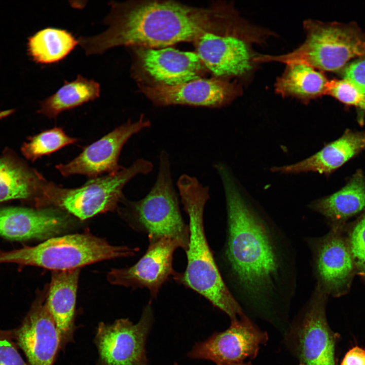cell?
I'll return each instance as SVG.
<instances>
[{"instance_id":"obj_14","label":"cell","mask_w":365,"mask_h":365,"mask_svg":"<svg viewBox=\"0 0 365 365\" xmlns=\"http://www.w3.org/2000/svg\"><path fill=\"white\" fill-rule=\"evenodd\" d=\"M149 242L145 253L136 264L113 269L107 277L113 284L147 288L152 298L155 299L163 284L177 275L172 266L173 255L177 248L184 249V247L179 241L169 237Z\"/></svg>"},{"instance_id":"obj_3","label":"cell","mask_w":365,"mask_h":365,"mask_svg":"<svg viewBox=\"0 0 365 365\" xmlns=\"http://www.w3.org/2000/svg\"><path fill=\"white\" fill-rule=\"evenodd\" d=\"M180 201L189 217L187 264L173 278L198 293L234 321L246 314L223 279L209 246L204 227V212L209 188L195 176L182 174L177 182Z\"/></svg>"},{"instance_id":"obj_15","label":"cell","mask_w":365,"mask_h":365,"mask_svg":"<svg viewBox=\"0 0 365 365\" xmlns=\"http://www.w3.org/2000/svg\"><path fill=\"white\" fill-rule=\"evenodd\" d=\"M40 293L21 324L12 330L14 340L24 352L29 365H53L60 341L55 323Z\"/></svg>"},{"instance_id":"obj_29","label":"cell","mask_w":365,"mask_h":365,"mask_svg":"<svg viewBox=\"0 0 365 365\" xmlns=\"http://www.w3.org/2000/svg\"><path fill=\"white\" fill-rule=\"evenodd\" d=\"M12 330H0V365H29L18 351Z\"/></svg>"},{"instance_id":"obj_24","label":"cell","mask_w":365,"mask_h":365,"mask_svg":"<svg viewBox=\"0 0 365 365\" xmlns=\"http://www.w3.org/2000/svg\"><path fill=\"white\" fill-rule=\"evenodd\" d=\"M100 92L97 82L79 75L74 81H65L54 94L42 101L39 112L49 118H55L64 111L95 100Z\"/></svg>"},{"instance_id":"obj_7","label":"cell","mask_w":365,"mask_h":365,"mask_svg":"<svg viewBox=\"0 0 365 365\" xmlns=\"http://www.w3.org/2000/svg\"><path fill=\"white\" fill-rule=\"evenodd\" d=\"M153 169L151 162L140 158L115 174L90 179L80 187L64 188L48 181L44 206L58 208L80 220L113 211L124 197L125 186L136 175L147 174Z\"/></svg>"},{"instance_id":"obj_5","label":"cell","mask_w":365,"mask_h":365,"mask_svg":"<svg viewBox=\"0 0 365 365\" xmlns=\"http://www.w3.org/2000/svg\"><path fill=\"white\" fill-rule=\"evenodd\" d=\"M135 251L128 247L112 245L90 234H75L54 237L35 246L9 251L0 249V264L64 271L80 269L103 260L132 256Z\"/></svg>"},{"instance_id":"obj_34","label":"cell","mask_w":365,"mask_h":365,"mask_svg":"<svg viewBox=\"0 0 365 365\" xmlns=\"http://www.w3.org/2000/svg\"><path fill=\"white\" fill-rule=\"evenodd\" d=\"M174 365H178V364L175 363V364H174Z\"/></svg>"},{"instance_id":"obj_11","label":"cell","mask_w":365,"mask_h":365,"mask_svg":"<svg viewBox=\"0 0 365 365\" xmlns=\"http://www.w3.org/2000/svg\"><path fill=\"white\" fill-rule=\"evenodd\" d=\"M344 231L333 230L305 241L311 253L313 275L318 286L328 296H341L347 292L356 274Z\"/></svg>"},{"instance_id":"obj_13","label":"cell","mask_w":365,"mask_h":365,"mask_svg":"<svg viewBox=\"0 0 365 365\" xmlns=\"http://www.w3.org/2000/svg\"><path fill=\"white\" fill-rule=\"evenodd\" d=\"M151 125L150 121L145 119L143 114L136 121L129 120L85 147L69 162L57 165L56 168L64 177L80 174L92 179L104 173L115 174L124 168L118 162L124 144L132 135Z\"/></svg>"},{"instance_id":"obj_18","label":"cell","mask_w":365,"mask_h":365,"mask_svg":"<svg viewBox=\"0 0 365 365\" xmlns=\"http://www.w3.org/2000/svg\"><path fill=\"white\" fill-rule=\"evenodd\" d=\"M135 47L139 66L160 84L174 86L200 78L204 65L196 52Z\"/></svg>"},{"instance_id":"obj_26","label":"cell","mask_w":365,"mask_h":365,"mask_svg":"<svg viewBox=\"0 0 365 365\" xmlns=\"http://www.w3.org/2000/svg\"><path fill=\"white\" fill-rule=\"evenodd\" d=\"M78 141V138L66 134L62 128L55 127L29 138V141L23 144L21 151L27 159L34 161Z\"/></svg>"},{"instance_id":"obj_1","label":"cell","mask_w":365,"mask_h":365,"mask_svg":"<svg viewBox=\"0 0 365 365\" xmlns=\"http://www.w3.org/2000/svg\"><path fill=\"white\" fill-rule=\"evenodd\" d=\"M217 173L227 209L226 278L248 311L283 330L296 290L294 248L281 228L244 198L227 168Z\"/></svg>"},{"instance_id":"obj_31","label":"cell","mask_w":365,"mask_h":365,"mask_svg":"<svg viewBox=\"0 0 365 365\" xmlns=\"http://www.w3.org/2000/svg\"><path fill=\"white\" fill-rule=\"evenodd\" d=\"M341 365H365V350L357 346L352 348L346 353Z\"/></svg>"},{"instance_id":"obj_2","label":"cell","mask_w":365,"mask_h":365,"mask_svg":"<svg viewBox=\"0 0 365 365\" xmlns=\"http://www.w3.org/2000/svg\"><path fill=\"white\" fill-rule=\"evenodd\" d=\"M110 5L107 29L78 39L87 54L120 46L161 48L195 42L207 32L230 31L234 21V12L227 9L194 8L171 1L112 2Z\"/></svg>"},{"instance_id":"obj_32","label":"cell","mask_w":365,"mask_h":365,"mask_svg":"<svg viewBox=\"0 0 365 365\" xmlns=\"http://www.w3.org/2000/svg\"><path fill=\"white\" fill-rule=\"evenodd\" d=\"M223 365H252L250 362H241V363H230V364H223Z\"/></svg>"},{"instance_id":"obj_27","label":"cell","mask_w":365,"mask_h":365,"mask_svg":"<svg viewBox=\"0 0 365 365\" xmlns=\"http://www.w3.org/2000/svg\"><path fill=\"white\" fill-rule=\"evenodd\" d=\"M346 237L356 274L365 279V212L359 215L351 225Z\"/></svg>"},{"instance_id":"obj_12","label":"cell","mask_w":365,"mask_h":365,"mask_svg":"<svg viewBox=\"0 0 365 365\" xmlns=\"http://www.w3.org/2000/svg\"><path fill=\"white\" fill-rule=\"evenodd\" d=\"M268 339L247 316L232 322L224 331L215 332L195 344L188 353L192 359L211 361L216 365L243 362L255 358L262 345Z\"/></svg>"},{"instance_id":"obj_28","label":"cell","mask_w":365,"mask_h":365,"mask_svg":"<svg viewBox=\"0 0 365 365\" xmlns=\"http://www.w3.org/2000/svg\"><path fill=\"white\" fill-rule=\"evenodd\" d=\"M327 95L347 106L355 107L365 119V94L345 80L330 81Z\"/></svg>"},{"instance_id":"obj_17","label":"cell","mask_w":365,"mask_h":365,"mask_svg":"<svg viewBox=\"0 0 365 365\" xmlns=\"http://www.w3.org/2000/svg\"><path fill=\"white\" fill-rule=\"evenodd\" d=\"M73 216L58 208H0V236L8 240L48 239L74 223Z\"/></svg>"},{"instance_id":"obj_23","label":"cell","mask_w":365,"mask_h":365,"mask_svg":"<svg viewBox=\"0 0 365 365\" xmlns=\"http://www.w3.org/2000/svg\"><path fill=\"white\" fill-rule=\"evenodd\" d=\"M330 81L321 71L310 65L290 63L277 79L275 90L284 97L305 102L327 95Z\"/></svg>"},{"instance_id":"obj_6","label":"cell","mask_w":365,"mask_h":365,"mask_svg":"<svg viewBox=\"0 0 365 365\" xmlns=\"http://www.w3.org/2000/svg\"><path fill=\"white\" fill-rule=\"evenodd\" d=\"M156 181L147 195L137 201L122 199L127 214L137 227L147 233L149 241L169 237L179 241L186 250L189 228L182 217L178 194L174 188L169 156L162 151L159 156Z\"/></svg>"},{"instance_id":"obj_22","label":"cell","mask_w":365,"mask_h":365,"mask_svg":"<svg viewBox=\"0 0 365 365\" xmlns=\"http://www.w3.org/2000/svg\"><path fill=\"white\" fill-rule=\"evenodd\" d=\"M47 181L40 173L10 155L0 158V202L19 199L43 208Z\"/></svg>"},{"instance_id":"obj_4","label":"cell","mask_w":365,"mask_h":365,"mask_svg":"<svg viewBox=\"0 0 365 365\" xmlns=\"http://www.w3.org/2000/svg\"><path fill=\"white\" fill-rule=\"evenodd\" d=\"M306 38L292 52L280 55L259 54L257 63H302L321 71H338L356 57L365 56V34L356 25L304 21Z\"/></svg>"},{"instance_id":"obj_21","label":"cell","mask_w":365,"mask_h":365,"mask_svg":"<svg viewBox=\"0 0 365 365\" xmlns=\"http://www.w3.org/2000/svg\"><path fill=\"white\" fill-rule=\"evenodd\" d=\"M309 206L324 216L331 230L344 231L347 221L365 212V174L356 171L340 190Z\"/></svg>"},{"instance_id":"obj_19","label":"cell","mask_w":365,"mask_h":365,"mask_svg":"<svg viewBox=\"0 0 365 365\" xmlns=\"http://www.w3.org/2000/svg\"><path fill=\"white\" fill-rule=\"evenodd\" d=\"M365 151V132L346 130L338 139L328 143L308 158L271 170L282 173L315 172L329 175Z\"/></svg>"},{"instance_id":"obj_25","label":"cell","mask_w":365,"mask_h":365,"mask_svg":"<svg viewBox=\"0 0 365 365\" xmlns=\"http://www.w3.org/2000/svg\"><path fill=\"white\" fill-rule=\"evenodd\" d=\"M79 44L78 40L65 30L48 27L29 39V52L38 62L50 64L60 61Z\"/></svg>"},{"instance_id":"obj_8","label":"cell","mask_w":365,"mask_h":365,"mask_svg":"<svg viewBox=\"0 0 365 365\" xmlns=\"http://www.w3.org/2000/svg\"><path fill=\"white\" fill-rule=\"evenodd\" d=\"M328 295L318 286L284 332L287 348L304 365H335V336L325 316Z\"/></svg>"},{"instance_id":"obj_30","label":"cell","mask_w":365,"mask_h":365,"mask_svg":"<svg viewBox=\"0 0 365 365\" xmlns=\"http://www.w3.org/2000/svg\"><path fill=\"white\" fill-rule=\"evenodd\" d=\"M342 73L344 80L365 94V56L346 65Z\"/></svg>"},{"instance_id":"obj_9","label":"cell","mask_w":365,"mask_h":365,"mask_svg":"<svg viewBox=\"0 0 365 365\" xmlns=\"http://www.w3.org/2000/svg\"><path fill=\"white\" fill-rule=\"evenodd\" d=\"M266 34L254 26L223 34L207 32L195 42L196 53L216 76L247 77L257 64L252 45L263 41Z\"/></svg>"},{"instance_id":"obj_10","label":"cell","mask_w":365,"mask_h":365,"mask_svg":"<svg viewBox=\"0 0 365 365\" xmlns=\"http://www.w3.org/2000/svg\"><path fill=\"white\" fill-rule=\"evenodd\" d=\"M153 319L149 303L136 323L128 318L112 324L99 323L94 339L99 356L97 365H148L145 345Z\"/></svg>"},{"instance_id":"obj_20","label":"cell","mask_w":365,"mask_h":365,"mask_svg":"<svg viewBox=\"0 0 365 365\" xmlns=\"http://www.w3.org/2000/svg\"><path fill=\"white\" fill-rule=\"evenodd\" d=\"M80 270L53 271L46 294V303L58 332L61 349L73 341Z\"/></svg>"},{"instance_id":"obj_16","label":"cell","mask_w":365,"mask_h":365,"mask_svg":"<svg viewBox=\"0 0 365 365\" xmlns=\"http://www.w3.org/2000/svg\"><path fill=\"white\" fill-rule=\"evenodd\" d=\"M141 91L159 106L187 105L218 107L241 93L239 85L219 79H197L174 86L139 85Z\"/></svg>"},{"instance_id":"obj_33","label":"cell","mask_w":365,"mask_h":365,"mask_svg":"<svg viewBox=\"0 0 365 365\" xmlns=\"http://www.w3.org/2000/svg\"><path fill=\"white\" fill-rule=\"evenodd\" d=\"M299 365H304V364H302V363H300Z\"/></svg>"}]
</instances>
